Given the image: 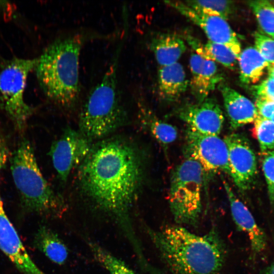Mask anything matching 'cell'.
Here are the masks:
<instances>
[{
    "label": "cell",
    "instance_id": "6da1fadb",
    "mask_svg": "<svg viewBox=\"0 0 274 274\" xmlns=\"http://www.w3.org/2000/svg\"><path fill=\"white\" fill-rule=\"evenodd\" d=\"M82 193L94 209L112 219L130 243L138 263L146 262L131 217L144 177L142 155L134 144L121 138L102 141L79 166Z\"/></svg>",
    "mask_w": 274,
    "mask_h": 274
},
{
    "label": "cell",
    "instance_id": "7a4b0ae2",
    "mask_svg": "<svg viewBox=\"0 0 274 274\" xmlns=\"http://www.w3.org/2000/svg\"><path fill=\"white\" fill-rule=\"evenodd\" d=\"M143 227L172 274H219L223 268L227 248L216 227L201 235L178 224Z\"/></svg>",
    "mask_w": 274,
    "mask_h": 274
},
{
    "label": "cell",
    "instance_id": "3957f363",
    "mask_svg": "<svg viewBox=\"0 0 274 274\" xmlns=\"http://www.w3.org/2000/svg\"><path fill=\"white\" fill-rule=\"evenodd\" d=\"M91 37L80 32L58 38L38 58L35 69L41 88L50 100L62 108L71 109L78 102L80 56Z\"/></svg>",
    "mask_w": 274,
    "mask_h": 274
},
{
    "label": "cell",
    "instance_id": "277c9868",
    "mask_svg": "<svg viewBox=\"0 0 274 274\" xmlns=\"http://www.w3.org/2000/svg\"><path fill=\"white\" fill-rule=\"evenodd\" d=\"M124 41L122 38L108 68L101 80L90 91L80 113L79 131L91 141L108 135L125 124L127 120L117 78Z\"/></svg>",
    "mask_w": 274,
    "mask_h": 274
},
{
    "label": "cell",
    "instance_id": "5b68a950",
    "mask_svg": "<svg viewBox=\"0 0 274 274\" xmlns=\"http://www.w3.org/2000/svg\"><path fill=\"white\" fill-rule=\"evenodd\" d=\"M14 184L24 208L41 215L59 216L66 206L63 198L50 186L38 165L34 151L26 140L14 151L11 162Z\"/></svg>",
    "mask_w": 274,
    "mask_h": 274
},
{
    "label": "cell",
    "instance_id": "8992f818",
    "mask_svg": "<svg viewBox=\"0 0 274 274\" xmlns=\"http://www.w3.org/2000/svg\"><path fill=\"white\" fill-rule=\"evenodd\" d=\"M204 172L195 160L186 158L174 170L169 192V204L178 224L197 227L202 210Z\"/></svg>",
    "mask_w": 274,
    "mask_h": 274
},
{
    "label": "cell",
    "instance_id": "52a82bcc",
    "mask_svg": "<svg viewBox=\"0 0 274 274\" xmlns=\"http://www.w3.org/2000/svg\"><path fill=\"white\" fill-rule=\"evenodd\" d=\"M38 58L14 57L0 61V104L16 128L23 130L33 110L24 101L29 73L35 68Z\"/></svg>",
    "mask_w": 274,
    "mask_h": 274
},
{
    "label": "cell",
    "instance_id": "ba28073f",
    "mask_svg": "<svg viewBox=\"0 0 274 274\" xmlns=\"http://www.w3.org/2000/svg\"><path fill=\"white\" fill-rule=\"evenodd\" d=\"M185 152L186 158L201 165L205 177L220 172L229 173L228 148L218 135L202 134L188 127Z\"/></svg>",
    "mask_w": 274,
    "mask_h": 274
},
{
    "label": "cell",
    "instance_id": "9c48e42d",
    "mask_svg": "<svg viewBox=\"0 0 274 274\" xmlns=\"http://www.w3.org/2000/svg\"><path fill=\"white\" fill-rule=\"evenodd\" d=\"M91 147V140L70 127L52 143L49 154L62 182H65L72 171L81 165Z\"/></svg>",
    "mask_w": 274,
    "mask_h": 274
},
{
    "label": "cell",
    "instance_id": "30bf717a",
    "mask_svg": "<svg viewBox=\"0 0 274 274\" xmlns=\"http://www.w3.org/2000/svg\"><path fill=\"white\" fill-rule=\"evenodd\" d=\"M224 140L228 151V175L240 191H246L252 187L257 175L254 152L248 139L239 133L227 135Z\"/></svg>",
    "mask_w": 274,
    "mask_h": 274
},
{
    "label": "cell",
    "instance_id": "8fae6325",
    "mask_svg": "<svg viewBox=\"0 0 274 274\" xmlns=\"http://www.w3.org/2000/svg\"><path fill=\"white\" fill-rule=\"evenodd\" d=\"M165 3L201 28L209 41L226 46L238 58L242 51L241 45L236 33L226 20L195 10L185 2L166 1Z\"/></svg>",
    "mask_w": 274,
    "mask_h": 274
},
{
    "label": "cell",
    "instance_id": "7c38bea8",
    "mask_svg": "<svg viewBox=\"0 0 274 274\" xmlns=\"http://www.w3.org/2000/svg\"><path fill=\"white\" fill-rule=\"evenodd\" d=\"M177 114L188 128L206 134L218 135L224 122L220 106L211 98L201 102L186 104L178 110Z\"/></svg>",
    "mask_w": 274,
    "mask_h": 274
},
{
    "label": "cell",
    "instance_id": "4fadbf2b",
    "mask_svg": "<svg viewBox=\"0 0 274 274\" xmlns=\"http://www.w3.org/2000/svg\"><path fill=\"white\" fill-rule=\"evenodd\" d=\"M0 250L23 274H46L33 262L3 208L0 195Z\"/></svg>",
    "mask_w": 274,
    "mask_h": 274
},
{
    "label": "cell",
    "instance_id": "5bb4252c",
    "mask_svg": "<svg viewBox=\"0 0 274 274\" xmlns=\"http://www.w3.org/2000/svg\"><path fill=\"white\" fill-rule=\"evenodd\" d=\"M223 183L233 220L238 230L248 236L252 254L255 257L266 248L267 241L265 232L257 224L248 208L235 195L228 183L225 180Z\"/></svg>",
    "mask_w": 274,
    "mask_h": 274
},
{
    "label": "cell",
    "instance_id": "9a60e30c",
    "mask_svg": "<svg viewBox=\"0 0 274 274\" xmlns=\"http://www.w3.org/2000/svg\"><path fill=\"white\" fill-rule=\"evenodd\" d=\"M189 66L191 92L198 102H201L222 83L224 78L215 61L206 59L195 53L190 56Z\"/></svg>",
    "mask_w": 274,
    "mask_h": 274
},
{
    "label": "cell",
    "instance_id": "2e32d148",
    "mask_svg": "<svg viewBox=\"0 0 274 274\" xmlns=\"http://www.w3.org/2000/svg\"><path fill=\"white\" fill-rule=\"evenodd\" d=\"M218 88L232 129L254 122L258 114L255 105L250 100L223 83Z\"/></svg>",
    "mask_w": 274,
    "mask_h": 274
},
{
    "label": "cell",
    "instance_id": "e0dca14e",
    "mask_svg": "<svg viewBox=\"0 0 274 274\" xmlns=\"http://www.w3.org/2000/svg\"><path fill=\"white\" fill-rule=\"evenodd\" d=\"M158 77L159 95L166 101L178 100L189 84L184 67L179 62L161 66Z\"/></svg>",
    "mask_w": 274,
    "mask_h": 274
},
{
    "label": "cell",
    "instance_id": "ac0fdd59",
    "mask_svg": "<svg viewBox=\"0 0 274 274\" xmlns=\"http://www.w3.org/2000/svg\"><path fill=\"white\" fill-rule=\"evenodd\" d=\"M150 48L161 66L178 62L185 52L186 46L183 40L175 33H161L153 37Z\"/></svg>",
    "mask_w": 274,
    "mask_h": 274
},
{
    "label": "cell",
    "instance_id": "d6986e66",
    "mask_svg": "<svg viewBox=\"0 0 274 274\" xmlns=\"http://www.w3.org/2000/svg\"><path fill=\"white\" fill-rule=\"evenodd\" d=\"M33 243L52 262L61 265L67 260V247L55 232L46 225H41L38 228Z\"/></svg>",
    "mask_w": 274,
    "mask_h": 274
},
{
    "label": "cell",
    "instance_id": "ffe728a7",
    "mask_svg": "<svg viewBox=\"0 0 274 274\" xmlns=\"http://www.w3.org/2000/svg\"><path fill=\"white\" fill-rule=\"evenodd\" d=\"M239 79L245 84H254L263 75L269 63L266 62L254 47L241 51L238 60Z\"/></svg>",
    "mask_w": 274,
    "mask_h": 274
},
{
    "label": "cell",
    "instance_id": "44dd1931",
    "mask_svg": "<svg viewBox=\"0 0 274 274\" xmlns=\"http://www.w3.org/2000/svg\"><path fill=\"white\" fill-rule=\"evenodd\" d=\"M139 117L142 125L163 145H168L176 140L178 136L177 128L172 124L158 119L142 103L139 104Z\"/></svg>",
    "mask_w": 274,
    "mask_h": 274
},
{
    "label": "cell",
    "instance_id": "7402d4cb",
    "mask_svg": "<svg viewBox=\"0 0 274 274\" xmlns=\"http://www.w3.org/2000/svg\"><path fill=\"white\" fill-rule=\"evenodd\" d=\"M87 244L94 259L110 274H136L124 261L99 244L91 241Z\"/></svg>",
    "mask_w": 274,
    "mask_h": 274
},
{
    "label": "cell",
    "instance_id": "603a6c76",
    "mask_svg": "<svg viewBox=\"0 0 274 274\" xmlns=\"http://www.w3.org/2000/svg\"><path fill=\"white\" fill-rule=\"evenodd\" d=\"M262 30L274 39V6L266 1H255L249 3Z\"/></svg>",
    "mask_w": 274,
    "mask_h": 274
},
{
    "label": "cell",
    "instance_id": "cb8c5ba5",
    "mask_svg": "<svg viewBox=\"0 0 274 274\" xmlns=\"http://www.w3.org/2000/svg\"><path fill=\"white\" fill-rule=\"evenodd\" d=\"M185 3L195 10L219 16L226 20L233 11V2L230 1H188Z\"/></svg>",
    "mask_w": 274,
    "mask_h": 274
},
{
    "label": "cell",
    "instance_id": "d4e9b609",
    "mask_svg": "<svg viewBox=\"0 0 274 274\" xmlns=\"http://www.w3.org/2000/svg\"><path fill=\"white\" fill-rule=\"evenodd\" d=\"M254 122V133L262 152L273 150L274 122L259 115Z\"/></svg>",
    "mask_w": 274,
    "mask_h": 274
},
{
    "label": "cell",
    "instance_id": "484cf974",
    "mask_svg": "<svg viewBox=\"0 0 274 274\" xmlns=\"http://www.w3.org/2000/svg\"><path fill=\"white\" fill-rule=\"evenodd\" d=\"M204 47L211 60L217 61L230 70L235 68L238 59L227 47L208 41L204 45Z\"/></svg>",
    "mask_w": 274,
    "mask_h": 274
},
{
    "label": "cell",
    "instance_id": "4316f807",
    "mask_svg": "<svg viewBox=\"0 0 274 274\" xmlns=\"http://www.w3.org/2000/svg\"><path fill=\"white\" fill-rule=\"evenodd\" d=\"M262 153V169L267 185L269 199L274 207V149Z\"/></svg>",
    "mask_w": 274,
    "mask_h": 274
},
{
    "label": "cell",
    "instance_id": "83f0119b",
    "mask_svg": "<svg viewBox=\"0 0 274 274\" xmlns=\"http://www.w3.org/2000/svg\"><path fill=\"white\" fill-rule=\"evenodd\" d=\"M255 48L269 64H274V39L259 32L254 35Z\"/></svg>",
    "mask_w": 274,
    "mask_h": 274
},
{
    "label": "cell",
    "instance_id": "f1b7e54d",
    "mask_svg": "<svg viewBox=\"0 0 274 274\" xmlns=\"http://www.w3.org/2000/svg\"><path fill=\"white\" fill-rule=\"evenodd\" d=\"M255 107L259 116L271 119L274 114V101L267 98L257 97Z\"/></svg>",
    "mask_w": 274,
    "mask_h": 274
},
{
    "label": "cell",
    "instance_id": "f546056e",
    "mask_svg": "<svg viewBox=\"0 0 274 274\" xmlns=\"http://www.w3.org/2000/svg\"><path fill=\"white\" fill-rule=\"evenodd\" d=\"M257 97L274 101V80L268 77L259 85L255 86Z\"/></svg>",
    "mask_w": 274,
    "mask_h": 274
},
{
    "label": "cell",
    "instance_id": "4dcf8cb0",
    "mask_svg": "<svg viewBox=\"0 0 274 274\" xmlns=\"http://www.w3.org/2000/svg\"><path fill=\"white\" fill-rule=\"evenodd\" d=\"M261 274H274V261L266 268Z\"/></svg>",
    "mask_w": 274,
    "mask_h": 274
},
{
    "label": "cell",
    "instance_id": "1f68e13d",
    "mask_svg": "<svg viewBox=\"0 0 274 274\" xmlns=\"http://www.w3.org/2000/svg\"><path fill=\"white\" fill-rule=\"evenodd\" d=\"M267 70L269 77L274 80V64H269Z\"/></svg>",
    "mask_w": 274,
    "mask_h": 274
},
{
    "label": "cell",
    "instance_id": "d6a6232c",
    "mask_svg": "<svg viewBox=\"0 0 274 274\" xmlns=\"http://www.w3.org/2000/svg\"><path fill=\"white\" fill-rule=\"evenodd\" d=\"M2 162H3V158H2V154L0 152V168L2 166Z\"/></svg>",
    "mask_w": 274,
    "mask_h": 274
},
{
    "label": "cell",
    "instance_id": "836d02e7",
    "mask_svg": "<svg viewBox=\"0 0 274 274\" xmlns=\"http://www.w3.org/2000/svg\"><path fill=\"white\" fill-rule=\"evenodd\" d=\"M271 120L274 122V114H273L271 118Z\"/></svg>",
    "mask_w": 274,
    "mask_h": 274
}]
</instances>
